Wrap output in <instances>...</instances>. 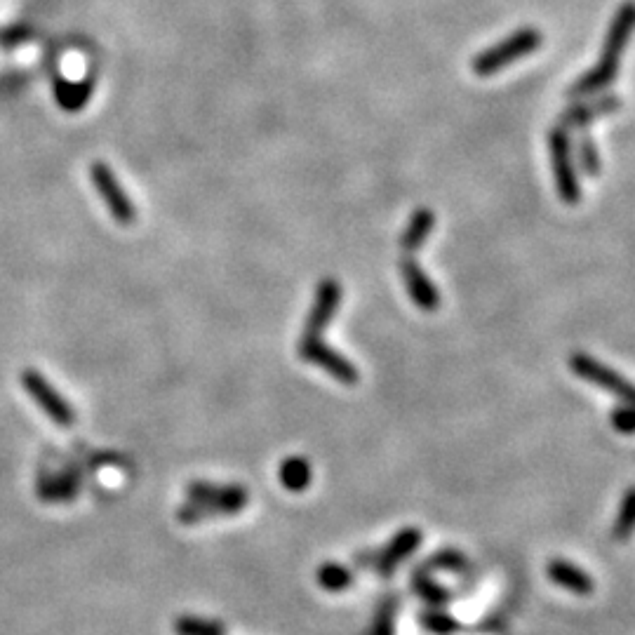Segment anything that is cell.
I'll return each instance as SVG.
<instances>
[{"instance_id":"obj_1","label":"cell","mask_w":635,"mask_h":635,"mask_svg":"<svg viewBox=\"0 0 635 635\" xmlns=\"http://www.w3.org/2000/svg\"><path fill=\"white\" fill-rule=\"evenodd\" d=\"M633 31H635V3L628 0V3L621 5L619 12L612 19L610 29H607L603 52H600V62L593 66L591 71H586L584 76L572 85L570 95L574 99L593 97L598 95V92H603L607 85L614 83V78H617V71H619L621 52L626 50Z\"/></svg>"},{"instance_id":"obj_2","label":"cell","mask_w":635,"mask_h":635,"mask_svg":"<svg viewBox=\"0 0 635 635\" xmlns=\"http://www.w3.org/2000/svg\"><path fill=\"white\" fill-rule=\"evenodd\" d=\"M189 504L182 508L179 518L184 523H196V520L210 516H224V513H238L247 504V492L240 485H215V483H191L189 485Z\"/></svg>"},{"instance_id":"obj_3","label":"cell","mask_w":635,"mask_h":635,"mask_svg":"<svg viewBox=\"0 0 635 635\" xmlns=\"http://www.w3.org/2000/svg\"><path fill=\"white\" fill-rule=\"evenodd\" d=\"M539 45L541 33L537 29H520L516 33H511L506 40H501V43L480 52V55L473 59L471 69L480 78H490L497 71L506 69V66L518 62V59H523L525 55H530Z\"/></svg>"},{"instance_id":"obj_4","label":"cell","mask_w":635,"mask_h":635,"mask_svg":"<svg viewBox=\"0 0 635 635\" xmlns=\"http://www.w3.org/2000/svg\"><path fill=\"white\" fill-rule=\"evenodd\" d=\"M548 153H551L553 179H556L560 200L567 205H577L581 200V186L577 170H574L570 137H567V130H563L560 125L553 127L551 135H548Z\"/></svg>"},{"instance_id":"obj_5","label":"cell","mask_w":635,"mask_h":635,"mask_svg":"<svg viewBox=\"0 0 635 635\" xmlns=\"http://www.w3.org/2000/svg\"><path fill=\"white\" fill-rule=\"evenodd\" d=\"M570 370L577 374L579 379L588 381V384H596L600 389L610 391L612 396H617L621 400V403L635 405V384H631L626 377H621L612 367L591 358L588 353H572Z\"/></svg>"},{"instance_id":"obj_6","label":"cell","mask_w":635,"mask_h":635,"mask_svg":"<svg viewBox=\"0 0 635 635\" xmlns=\"http://www.w3.org/2000/svg\"><path fill=\"white\" fill-rule=\"evenodd\" d=\"M22 386L26 389V393L36 400L40 410L48 414L57 426H73V421H76V412H73V407L59 396V391L43 377V374L36 370H24Z\"/></svg>"},{"instance_id":"obj_7","label":"cell","mask_w":635,"mask_h":635,"mask_svg":"<svg viewBox=\"0 0 635 635\" xmlns=\"http://www.w3.org/2000/svg\"><path fill=\"white\" fill-rule=\"evenodd\" d=\"M299 356H302L306 363L323 367L325 372H330L334 379L342 381V384L346 386L358 384L356 365H353L349 358H344L339 351H334L332 346L323 344V339L320 337H302V344H299Z\"/></svg>"},{"instance_id":"obj_8","label":"cell","mask_w":635,"mask_h":635,"mask_svg":"<svg viewBox=\"0 0 635 635\" xmlns=\"http://www.w3.org/2000/svg\"><path fill=\"white\" fill-rule=\"evenodd\" d=\"M92 182H95V189L102 200L109 207L111 217L120 224H132L135 222V205L127 193L123 191V186L118 184L116 175L106 163H95L92 165Z\"/></svg>"},{"instance_id":"obj_9","label":"cell","mask_w":635,"mask_h":635,"mask_svg":"<svg viewBox=\"0 0 635 635\" xmlns=\"http://www.w3.org/2000/svg\"><path fill=\"white\" fill-rule=\"evenodd\" d=\"M339 304H342V287L334 278H325L318 285L316 304H313L309 318H306L304 337H320L325 327L332 323L334 313L339 311Z\"/></svg>"},{"instance_id":"obj_10","label":"cell","mask_w":635,"mask_h":635,"mask_svg":"<svg viewBox=\"0 0 635 635\" xmlns=\"http://www.w3.org/2000/svg\"><path fill=\"white\" fill-rule=\"evenodd\" d=\"M400 273H403L405 287L407 292H410L414 306L429 313L436 311L440 306V294L436 290V285L431 283V278L424 273V269H421L412 257H407L400 262Z\"/></svg>"},{"instance_id":"obj_11","label":"cell","mask_w":635,"mask_h":635,"mask_svg":"<svg viewBox=\"0 0 635 635\" xmlns=\"http://www.w3.org/2000/svg\"><path fill=\"white\" fill-rule=\"evenodd\" d=\"M621 106L619 97L607 95V97H596L591 102H577L572 106H567L563 116H560V127L563 130H584L586 125H591L593 120H598L600 116H607V113L617 111Z\"/></svg>"},{"instance_id":"obj_12","label":"cell","mask_w":635,"mask_h":635,"mask_svg":"<svg viewBox=\"0 0 635 635\" xmlns=\"http://www.w3.org/2000/svg\"><path fill=\"white\" fill-rule=\"evenodd\" d=\"M419 544H421V532L417 530V527H405V530H400L396 537L386 544L384 551H381V556L377 560L379 572L391 574L405 558H410L412 553L417 551Z\"/></svg>"},{"instance_id":"obj_13","label":"cell","mask_w":635,"mask_h":635,"mask_svg":"<svg viewBox=\"0 0 635 635\" xmlns=\"http://www.w3.org/2000/svg\"><path fill=\"white\" fill-rule=\"evenodd\" d=\"M546 572L553 584L565 588V591L577 593V596H588V593H593V588H596L593 579L588 577L584 570H579L577 565L567 563V560H551L546 567Z\"/></svg>"},{"instance_id":"obj_14","label":"cell","mask_w":635,"mask_h":635,"mask_svg":"<svg viewBox=\"0 0 635 635\" xmlns=\"http://www.w3.org/2000/svg\"><path fill=\"white\" fill-rule=\"evenodd\" d=\"M433 226H436V215H433L429 207H419L412 215L410 224H407V229L403 231V236H400V247L410 254L421 250L426 240H429Z\"/></svg>"},{"instance_id":"obj_15","label":"cell","mask_w":635,"mask_h":635,"mask_svg":"<svg viewBox=\"0 0 635 635\" xmlns=\"http://www.w3.org/2000/svg\"><path fill=\"white\" fill-rule=\"evenodd\" d=\"M311 464L302 457H290L280 464V483L290 492H304L311 485Z\"/></svg>"},{"instance_id":"obj_16","label":"cell","mask_w":635,"mask_h":635,"mask_svg":"<svg viewBox=\"0 0 635 635\" xmlns=\"http://www.w3.org/2000/svg\"><path fill=\"white\" fill-rule=\"evenodd\" d=\"M635 532V485L628 487L624 494V501H621L617 520H614L612 527V537L617 541L631 539Z\"/></svg>"},{"instance_id":"obj_17","label":"cell","mask_w":635,"mask_h":635,"mask_svg":"<svg viewBox=\"0 0 635 635\" xmlns=\"http://www.w3.org/2000/svg\"><path fill=\"white\" fill-rule=\"evenodd\" d=\"M351 581H353L351 570H346V567L339 563H325L318 570V584L320 588H325V591H332V593L346 591V588L351 586Z\"/></svg>"},{"instance_id":"obj_18","label":"cell","mask_w":635,"mask_h":635,"mask_svg":"<svg viewBox=\"0 0 635 635\" xmlns=\"http://www.w3.org/2000/svg\"><path fill=\"white\" fill-rule=\"evenodd\" d=\"M177 635H226V628L219 621L200 617H179L175 621Z\"/></svg>"},{"instance_id":"obj_19","label":"cell","mask_w":635,"mask_h":635,"mask_svg":"<svg viewBox=\"0 0 635 635\" xmlns=\"http://www.w3.org/2000/svg\"><path fill=\"white\" fill-rule=\"evenodd\" d=\"M90 99L88 85H73V83H59L57 85V102L69 111L83 109V104Z\"/></svg>"},{"instance_id":"obj_20","label":"cell","mask_w":635,"mask_h":635,"mask_svg":"<svg viewBox=\"0 0 635 635\" xmlns=\"http://www.w3.org/2000/svg\"><path fill=\"white\" fill-rule=\"evenodd\" d=\"M577 160L581 165V172L588 177H598L600 175V156H598V146L591 137H581L577 144Z\"/></svg>"},{"instance_id":"obj_21","label":"cell","mask_w":635,"mask_h":635,"mask_svg":"<svg viewBox=\"0 0 635 635\" xmlns=\"http://www.w3.org/2000/svg\"><path fill=\"white\" fill-rule=\"evenodd\" d=\"M414 591H417L419 596L431 605H445L447 600L452 598L450 591H445L443 586H438L436 581L429 579V577H421V574L414 577Z\"/></svg>"},{"instance_id":"obj_22","label":"cell","mask_w":635,"mask_h":635,"mask_svg":"<svg viewBox=\"0 0 635 635\" xmlns=\"http://www.w3.org/2000/svg\"><path fill=\"white\" fill-rule=\"evenodd\" d=\"M612 426L617 429L621 436H633L635 433V405L621 403L619 407H614L610 414Z\"/></svg>"},{"instance_id":"obj_23","label":"cell","mask_w":635,"mask_h":635,"mask_svg":"<svg viewBox=\"0 0 635 635\" xmlns=\"http://www.w3.org/2000/svg\"><path fill=\"white\" fill-rule=\"evenodd\" d=\"M421 624L436 635H450L459 628L457 621H454L450 614H443V612H426L424 617H421Z\"/></svg>"},{"instance_id":"obj_24","label":"cell","mask_w":635,"mask_h":635,"mask_svg":"<svg viewBox=\"0 0 635 635\" xmlns=\"http://www.w3.org/2000/svg\"><path fill=\"white\" fill-rule=\"evenodd\" d=\"M429 565L436 567V570L461 572L466 567V558L457 551H443V553H438V556H433Z\"/></svg>"},{"instance_id":"obj_25","label":"cell","mask_w":635,"mask_h":635,"mask_svg":"<svg viewBox=\"0 0 635 635\" xmlns=\"http://www.w3.org/2000/svg\"><path fill=\"white\" fill-rule=\"evenodd\" d=\"M374 635H393V617L391 614H384L374 626Z\"/></svg>"}]
</instances>
